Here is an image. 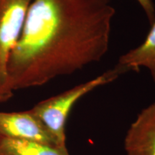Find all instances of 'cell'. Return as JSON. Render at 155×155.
<instances>
[{"instance_id":"cell-2","label":"cell","mask_w":155,"mask_h":155,"mask_svg":"<svg viewBox=\"0 0 155 155\" xmlns=\"http://www.w3.org/2000/svg\"><path fill=\"white\" fill-rule=\"evenodd\" d=\"M130 72L117 63L98 76L81 83L57 96L50 97L37 104L31 111L43 124L59 147L65 145V124L73 106L79 99L92 91L113 82L120 75Z\"/></svg>"},{"instance_id":"cell-6","label":"cell","mask_w":155,"mask_h":155,"mask_svg":"<svg viewBox=\"0 0 155 155\" xmlns=\"http://www.w3.org/2000/svg\"><path fill=\"white\" fill-rule=\"evenodd\" d=\"M144 41L119 58L118 63L129 71L139 72L140 68L150 71L155 83V19Z\"/></svg>"},{"instance_id":"cell-4","label":"cell","mask_w":155,"mask_h":155,"mask_svg":"<svg viewBox=\"0 0 155 155\" xmlns=\"http://www.w3.org/2000/svg\"><path fill=\"white\" fill-rule=\"evenodd\" d=\"M0 137L58 147L43 124L31 110L19 112L0 111Z\"/></svg>"},{"instance_id":"cell-5","label":"cell","mask_w":155,"mask_h":155,"mask_svg":"<svg viewBox=\"0 0 155 155\" xmlns=\"http://www.w3.org/2000/svg\"><path fill=\"white\" fill-rule=\"evenodd\" d=\"M127 155H155V102L138 114L125 138Z\"/></svg>"},{"instance_id":"cell-1","label":"cell","mask_w":155,"mask_h":155,"mask_svg":"<svg viewBox=\"0 0 155 155\" xmlns=\"http://www.w3.org/2000/svg\"><path fill=\"white\" fill-rule=\"evenodd\" d=\"M115 14L111 0H32L7 62L9 94L100 62Z\"/></svg>"},{"instance_id":"cell-7","label":"cell","mask_w":155,"mask_h":155,"mask_svg":"<svg viewBox=\"0 0 155 155\" xmlns=\"http://www.w3.org/2000/svg\"><path fill=\"white\" fill-rule=\"evenodd\" d=\"M0 155H70L66 147L0 137Z\"/></svg>"},{"instance_id":"cell-3","label":"cell","mask_w":155,"mask_h":155,"mask_svg":"<svg viewBox=\"0 0 155 155\" xmlns=\"http://www.w3.org/2000/svg\"><path fill=\"white\" fill-rule=\"evenodd\" d=\"M32 0H0V103L12 97L7 90L9 56L20 35Z\"/></svg>"},{"instance_id":"cell-8","label":"cell","mask_w":155,"mask_h":155,"mask_svg":"<svg viewBox=\"0 0 155 155\" xmlns=\"http://www.w3.org/2000/svg\"><path fill=\"white\" fill-rule=\"evenodd\" d=\"M137 1L144 12L149 22L152 24L155 19V7L152 0H137Z\"/></svg>"}]
</instances>
